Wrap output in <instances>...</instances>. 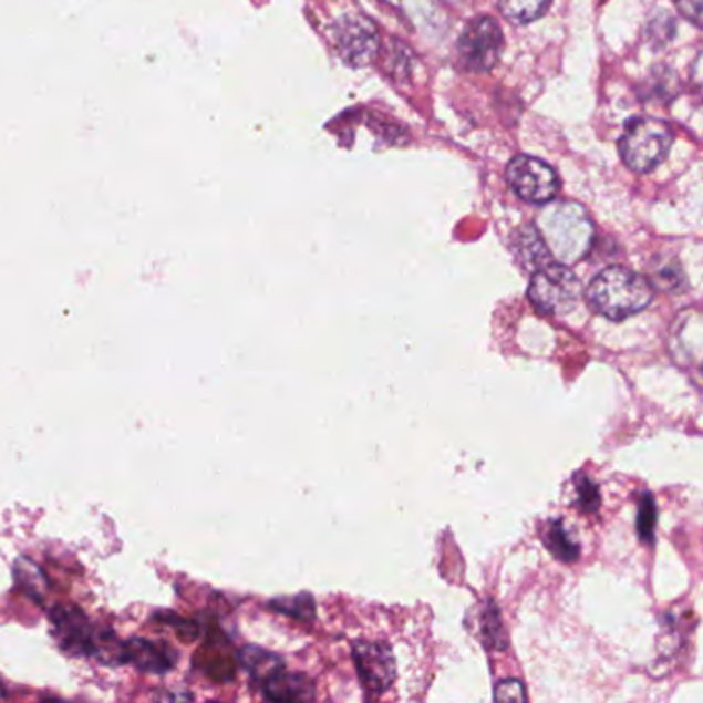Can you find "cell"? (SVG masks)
<instances>
[{
    "instance_id": "23",
    "label": "cell",
    "mask_w": 703,
    "mask_h": 703,
    "mask_svg": "<svg viewBox=\"0 0 703 703\" xmlns=\"http://www.w3.org/2000/svg\"><path fill=\"white\" fill-rule=\"evenodd\" d=\"M578 495H580V506L586 511H595L599 508L600 495L597 485L590 479H580L578 483Z\"/></svg>"
},
{
    "instance_id": "11",
    "label": "cell",
    "mask_w": 703,
    "mask_h": 703,
    "mask_svg": "<svg viewBox=\"0 0 703 703\" xmlns=\"http://www.w3.org/2000/svg\"><path fill=\"white\" fill-rule=\"evenodd\" d=\"M260 688L270 702L308 703L316 697L314 685L306 674L285 673V669L272 674Z\"/></svg>"
},
{
    "instance_id": "22",
    "label": "cell",
    "mask_w": 703,
    "mask_h": 703,
    "mask_svg": "<svg viewBox=\"0 0 703 703\" xmlns=\"http://www.w3.org/2000/svg\"><path fill=\"white\" fill-rule=\"evenodd\" d=\"M495 700L497 702H526L528 695H526V689L520 681L508 679L495 688Z\"/></svg>"
},
{
    "instance_id": "15",
    "label": "cell",
    "mask_w": 703,
    "mask_h": 703,
    "mask_svg": "<svg viewBox=\"0 0 703 703\" xmlns=\"http://www.w3.org/2000/svg\"><path fill=\"white\" fill-rule=\"evenodd\" d=\"M198 659H203V671L209 674L210 679H215V681H231L234 676H236V666H238V662L236 659L231 657V654H227V652H221L219 650V643L210 642L209 648H205L203 652H198Z\"/></svg>"
},
{
    "instance_id": "5",
    "label": "cell",
    "mask_w": 703,
    "mask_h": 703,
    "mask_svg": "<svg viewBox=\"0 0 703 703\" xmlns=\"http://www.w3.org/2000/svg\"><path fill=\"white\" fill-rule=\"evenodd\" d=\"M528 298L545 314L566 316L582 298V285L568 269V265L549 262L547 267L535 270L528 287Z\"/></svg>"
},
{
    "instance_id": "20",
    "label": "cell",
    "mask_w": 703,
    "mask_h": 703,
    "mask_svg": "<svg viewBox=\"0 0 703 703\" xmlns=\"http://www.w3.org/2000/svg\"><path fill=\"white\" fill-rule=\"evenodd\" d=\"M657 520H659V509H657V502L650 494L642 495V502H640V509H638V533H640V539L650 542L654 537V530H657Z\"/></svg>"
},
{
    "instance_id": "2",
    "label": "cell",
    "mask_w": 703,
    "mask_h": 703,
    "mask_svg": "<svg viewBox=\"0 0 703 703\" xmlns=\"http://www.w3.org/2000/svg\"><path fill=\"white\" fill-rule=\"evenodd\" d=\"M654 298L650 281L626 269L609 267L600 270L588 287V300L600 314L611 320H626L629 316L640 314Z\"/></svg>"
},
{
    "instance_id": "7",
    "label": "cell",
    "mask_w": 703,
    "mask_h": 703,
    "mask_svg": "<svg viewBox=\"0 0 703 703\" xmlns=\"http://www.w3.org/2000/svg\"><path fill=\"white\" fill-rule=\"evenodd\" d=\"M504 48V35L492 17L471 21L458 40V56L468 71H489Z\"/></svg>"
},
{
    "instance_id": "9",
    "label": "cell",
    "mask_w": 703,
    "mask_h": 703,
    "mask_svg": "<svg viewBox=\"0 0 703 703\" xmlns=\"http://www.w3.org/2000/svg\"><path fill=\"white\" fill-rule=\"evenodd\" d=\"M337 48L343 61L351 66L370 64L378 50V30L370 19L347 15L337 23Z\"/></svg>"
},
{
    "instance_id": "1",
    "label": "cell",
    "mask_w": 703,
    "mask_h": 703,
    "mask_svg": "<svg viewBox=\"0 0 703 703\" xmlns=\"http://www.w3.org/2000/svg\"><path fill=\"white\" fill-rule=\"evenodd\" d=\"M539 229L549 252L559 265H573L588 255L595 225L578 203H555L540 213Z\"/></svg>"
},
{
    "instance_id": "13",
    "label": "cell",
    "mask_w": 703,
    "mask_h": 703,
    "mask_svg": "<svg viewBox=\"0 0 703 703\" xmlns=\"http://www.w3.org/2000/svg\"><path fill=\"white\" fill-rule=\"evenodd\" d=\"M238 662L248 671V674L252 676V681L258 683V685H262L265 681H269L272 674H277L285 669V662L281 657L272 654L269 650H262L258 645L241 648L240 654H238Z\"/></svg>"
},
{
    "instance_id": "25",
    "label": "cell",
    "mask_w": 703,
    "mask_h": 703,
    "mask_svg": "<svg viewBox=\"0 0 703 703\" xmlns=\"http://www.w3.org/2000/svg\"><path fill=\"white\" fill-rule=\"evenodd\" d=\"M7 697H9V691L0 683V700H7Z\"/></svg>"
},
{
    "instance_id": "17",
    "label": "cell",
    "mask_w": 703,
    "mask_h": 703,
    "mask_svg": "<svg viewBox=\"0 0 703 703\" xmlns=\"http://www.w3.org/2000/svg\"><path fill=\"white\" fill-rule=\"evenodd\" d=\"M545 540H547V547L551 549V554L561 561H576L580 555V545L573 540L561 523H555L551 526Z\"/></svg>"
},
{
    "instance_id": "24",
    "label": "cell",
    "mask_w": 703,
    "mask_h": 703,
    "mask_svg": "<svg viewBox=\"0 0 703 703\" xmlns=\"http://www.w3.org/2000/svg\"><path fill=\"white\" fill-rule=\"evenodd\" d=\"M681 13L688 17L691 23H700V17H702V0H676Z\"/></svg>"
},
{
    "instance_id": "18",
    "label": "cell",
    "mask_w": 703,
    "mask_h": 703,
    "mask_svg": "<svg viewBox=\"0 0 703 703\" xmlns=\"http://www.w3.org/2000/svg\"><path fill=\"white\" fill-rule=\"evenodd\" d=\"M270 609H275L279 613L289 614L293 619H300V621H312L316 613L314 599L310 595H300V597H293V599L272 600Z\"/></svg>"
},
{
    "instance_id": "4",
    "label": "cell",
    "mask_w": 703,
    "mask_h": 703,
    "mask_svg": "<svg viewBox=\"0 0 703 703\" xmlns=\"http://www.w3.org/2000/svg\"><path fill=\"white\" fill-rule=\"evenodd\" d=\"M673 145V131L657 118H633L619 141L621 157L629 169L648 174L662 164Z\"/></svg>"
},
{
    "instance_id": "10",
    "label": "cell",
    "mask_w": 703,
    "mask_h": 703,
    "mask_svg": "<svg viewBox=\"0 0 703 703\" xmlns=\"http://www.w3.org/2000/svg\"><path fill=\"white\" fill-rule=\"evenodd\" d=\"M178 662V654L172 645L151 642L145 638H131L121 645V664H131L145 673H169Z\"/></svg>"
},
{
    "instance_id": "14",
    "label": "cell",
    "mask_w": 703,
    "mask_h": 703,
    "mask_svg": "<svg viewBox=\"0 0 703 703\" xmlns=\"http://www.w3.org/2000/svg\"><path fill=\"white\" fill-rule=\"evenodd\" d=\"M17 590H21L28 599L42 602L50 590L44 571L28 557H19L13 566Z\"/></svg>"
},
{
    "instance_id": "3",
    "label": "cell",
    "mask_w": 703,
    "mask_h": 703,
    "mask_svg": "<svg viewBox=\"0 0 703 703\" xmlns=\"http://www.w3.org/2000/svg\"><path fill=\"white\" fill-rule=\"evenodd\" d=\"M54 635L62 648L75 657H93L105 664H121L122 642L112 629L95 626L76 607H54L50 611Z\"/></svg>"
},
{
    "instance_id": "21",
    "label": "cell",
    "mask_w": 703,
    "mask_h": 703,
    "mask_svg": "<svg viewBox=\"0 0 703 703\" xmlns=\"http://www.w3.org/2000/svg\"><path fill=\"white\" fill-rule=\"evenodd\" d=\"M159 617H164L165 626H172V628L176 629V633L180 635L182 640H186V642H193V640H196V638L200 635V626H198L196 621L182 619V617L174 613H162Z\"/></svg>"
},
{
    "instance_id": "8",
    "label": "cell",
    "mask_w": 703,
    "mask_h": 703,
    "mask_svg": "<svg viewBox=\"0 0 703 703\" xmlns=\"http://www.w3.org/2000/svg\"><path fill=\"white\" fill-rule=\"evenodd\" d=\"M353 659L358 664L361 683L370 693L380 695L392 688L396 679V662L390 645L384 642L361 640L353 645Z\"/></svg>"
},
{
    "instance_id": "12",
    "label": "cell",
    "mask_w": 703,
    "mask_h": 703,
    "mask_svg": "<svg viewBox=\"0 0 703 703\" xmlns=\"http://www.w3.org/2000/svg\"><path fill=\"white\" fill-rule=\"evenodd\" d=\"M514 252L518 256L524 269L539 270L551 262V252L542 240L539 229L533 225H526L523 229H518V234L514 238Z\"/></svg>"
},
{
    "instance_id": "19",
    "label": "cell",
    "mask_w": 703,
    "mask_h": 703,
    "mask_svg": "<svg viewBox=\"0 0 703 703\" xmlns=\"http://www.w3.org/2000/svg\"><path fill=\"white\" fill-rule=\"evenodd\" d=\"M483 633H485V642L494 650H504L508 645L506 631H504V626H502V617H499V611H497L494 602H489V607L485 611Z\"/></svg>"
},
{
    "instance_id": "6",
    "label": "cell",
    "mask_w": 703,
    "mask_h": 703,
    "mask_svg": "<svg viewBox=\"0 0 703 703\" xmlns=\"http://www.w3.org/2000/svg\"><path fill=\"white\" fill-rule=\"evenodd\" d=\"M506 178L516 195L526 203L547 205L559 193V176L554 167L530 155H518L509 162Z\"/></svg>"
},
{
    "instance_id": "16",
    "label": "cell",
    "mask_w": 703,
    "mask_h": 703,
    "mask_svg": "<svg viewBox=\"0 0 703 703\" xmlns=\"http://www.w3.org/2000/svg\"><path fill=\"white\" fill-rule=\"evenodd\" d=\"M549 4L551 0H499L502 13L508 17L511 23H530L545 15Z\"/></svg>"
}]
</instances>
